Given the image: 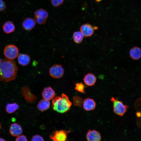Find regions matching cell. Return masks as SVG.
<instances>
[{
  "label": "cell",
  "instance_id": "cell-1",
  "mask_svg": "<svg viewBox=\"0 0 141 141\" xmlns=\"http://www.w3.org/2000/svg\"><path fill=\"white\" fill-rule=\"evenodd\" d=\"M18 68L14 60L4 59L0 66V80L8 83L15 79L17 76Z\"/></svg>",
  "mask_w": 141,
  "mask_h": 141
},
{
  "label": "cell",
  "instance_id": "cell-2",
  "mask_svg": "<svg viewBox=\"0 0 141 141\" xmlns=\"http://www.w3.org/2000/svg\"><path fill=\"white\" fill-rule=\"evenodd\" d=\"M52 106L54 110L60 113H63L69 110L72 103L68 97L63 93L61 96H57L52 101Z\"/></svg>",
  "mask_w": 141,
  "mask_h": 141
},
{
  "label": "cell",
  "instance_id": "cell-3",
  "mask_svg": "<svg viewBox=\"0 0 141 141\" xmlns=\"http://www.w3.org/2000/svg\"><path fill=\"white\" fill-rule=\"evenodd\" d=\"M110 100L113 103V111L116 115L123 116L126 111L128 107L124 105L122 102L119 101L117 98L112 97Z\"/></svg>",
  "mask_w": 141,
  "mask_h": 141
},
{
  "label": "cell",
  "instance_id": "cell-4",
  "mask_svg": "<svg viewBox=\"0 0 141 141\" xmlns=\"http://www.w3.org/2000/svg\"><path fill=\"white\" fill-rule=\"evenodd\" d=\"M5 57L7 59L13 60L16 58L19 54L17 48L14 45H9L4 48L3 51Z\"/></svg>",
  "mask_w": 141,
  "mask_h": 141
},
{
  "label": "cell",
  "instance_id": "cell-5",
  "mask_svg": "<svg viewBox=\"0 0 141 141\" xmlns=\"http://www.w3.org/2000/svg\"><path fill=\"white\" fill-rule=\"evenodd\" d=\"M20 93L27 103H33L36 102L37 97L31 92L28 86H25L22 87Z\"/></svg>",
  "mask_w": 141,
  "mask_h": 141
},
{
  "label": "cell",
  "instance_id": "cell-6",
  "mask_svg": "<svg viewBox=\"0 0 141 141\" xmlns=\"http://www.w3.org/2000/svg\"><path fill=\"white\" fill-rule=\"evenodd\" d=\"M34 15L36 22L40 25L44 24L46 22L48 16L47 11L42 8L36 10L34 12Z\"/></svg>",
  "mask_w": 141,
  "mask_h": 141
},
{
  "label": "cell",
  "instance_id": "cell-7",
  "mask_svg": "<svg viewBox=\"0 0 141 141\" xmlns=\"http://www.w3.org/2000/svg\"><path fill=\"white\" fill-rule=\"evenodd\" d=\"M64 72V69L61 64L54 65L50 68L49 70L50 75L55 79H59L62 77Z\"/></svg>",
  "mask_w": 141,
  "mask_h": 141
},
{
  "label": "cell",
  "instance_id": "cell-8",
  "mask_svg": "<svg viewBox=\"0 0 141 141\" xmlns=\"http://www.w3.org/2000/svg\"><path fill=\"white\" fill-rule=\"evenodd\" d=\"M70 131L60 130L55 131L50 136L51 139L54 141H64L67 137V134Z\"/></svg>",
  "mask_w": 141,
  "mask_h": 141
},
{
  "label": "cell",
  "instance_id": "cell-9",
  "mask_svg": "<svg viewBox=\"0 0 141 141\" xmlns=\"http://www.w3.org/2000/svg\"><path fill=\"white\" fill-rule=\"evenodd\" d=\"M97 29V27H93L91 24L87 23L81 26L80 31L84 37H89L92 36L94 33L95 30Z\"/></svg>",
  "mask_w": 141,
  "mask_h": 141
},
{
  "label": "cell",
  "instance_id": "cell-10",
  "mask_svg": "<svg viewBox=\"0 0 141 141\" xmlns=\"http://www.w3.org/2000/svg\"><path fill=\"white\" fill-rule=\"evenodd\" d=\"M86 136L87 140L88 141H99L101 139L100 133L95 130H89Z\"/></svg>",
  "mask_w": 141,
  "mask_h": 141
},
{
  "label": "cell",
  "instance_id": "cell-11",
  "mask_svg": "<svg viewBox=\"0 0 141 141\" xmlns=\"http://www.w3.org/2000/svg\"><path fill=\"white\" fill-rule=\"evenodd\" d=\"M23 130L21 126L17 123L12 124L9 128V132L12 136L17 137L21 134Z\"/></svg>",
  "mask_w": 141,
  "mask_h": 141
},
{
  "label": "cell",
  "instance_id": "cell-12",
  "mask_svg": "<svg viewBox=\"0 0 141 141\" xmlns=\"http://www.w3.org/2000/svg\"><path fill=\"white\" fill-rule=\"evenodd\" d=\"M36 22L32 18L27 17L25 18L22 23L23 28L27 31H30L33 29L35 26Z\"/></svg>",
  "mask_w": 141,
  "mask_h": 141
},
{
  "label": "cell",
  "instance_id": "cell-13",
  "mask_svg": "<svg viewBox=\"0 0 141 141\" xmlns=\"http://www.w3.org/2000/svg\"><path fill=\"white\" fill-rule=\"evenodd\" d=\"M55 95V91L50 86L44 88L42 92V96L43 99L48 101L53 99Z\"/></svg>",
  "mask_w": 141,
  "mask_h": 141
},
{
  "label": "cell",
  "instance_id": "cell-14",
  "mask_svg": "<svg viewBox=\"0 0 141 141\" xmlns=\"http://www.w3.org/2000/svg\"><path fill=\"white\" fill-rule=\"evenodd\" d=\"M83 106L85 110L91 111L94 109L96 107V103L93 99L87 98L84 100Z\"/></svg>",
  "mask_w": 141,
  "mask_h": 141
},
{
  "label": "cell",
  "instance_id": "cell-15",
  "mask_svg": "<svg viewBox=\"0 0 141 141\" xmlns=\"http://www.w3.org/2000/svg\"><path fill=\"white\" fill-rule=\"evenodd\" d=\"M97 78L93 74L91 73L86 74L84 77L83 81L85 84L89 86L94 85L96 83Z\"/></svg>",
  "mask_w": 141,
  "mask_h": 141
},
{
  "label": "cell",
  "instance_id": "cell-16",
  "mask_svg": "<svg viewBox=\"0 0 141 141\" xmlns=\"http://www.w3.org/2000/svg\"><path fill=\"white\" fill-rule=\"evenodd\" d=\"M15 28L14 24L10 21L6 22L2 26L3 31L7 34H9L13 32L14 31Z\"/></svg>",
  "mask_w": 141,
  "mask_h": 141
},
{
  "label": "cell",
  "instance_id": "cell-17",
  "mask_svg": "<svg viewBox=\"0 0 141 141\" xmlns=\"http://www.w3.org/2000/svg\"><path fill=\"white\" fill-rule=\"evenodd\" d=\"M130 57L134 60H138L141 57V49L135 46L132 48L130 51Z\"/></svg>",
  "mask_w": 141,
  "mask_h": 141
},
{
  "label": "cell",
  "instance_id": "cell-18",
  "mask_svg": "<svg viewBox=\"0 0 141 141\" xmlns=\"http://www.w3.org/2000/svg\"><path fill=\"white\" fill-rule=\"evenodd\" d=\"M18 63L23 66L28 65L30 62V58L29 56L25 54H20L18 57Z\"/></svg>",
  "mask_w": 141,
  "mask_h": 141
},
{
  "label": "cell",
  "instance_id": "cell-19",
  "mask_svg": "<svg viewBox=\"0 0 141 141\" xmlns=\"http://www.w3.org/2000/svg\"><path fill=\"white\" fill-rule=\"evenodd\" d=\"M50 106L49 101L43 99L40 100L38 102L37 107L40 111H44L48 109Z\"/></svg>",
  "mask_w": 141,
  "mask_h": 141
},
{
  "label": "cell",
  "instance_id": "cell-20",
  "mask_svg": "<svg viewBox=\"0 0 141 141\" xmlns=\"http://www.w3.org/2000/svg\"><path fill=\"white\" fill-rule=\"evenodd\" d=\"M84 37L80 31H75L73 34V39L74 42L77 44H80L82 42Z\"/></svg>",
  "mask_w": 141,
  "mask_h": 141
},
{
  "label": "cell",
  "instance_id": "cell-21",
  "mask_svg": "<svg viewBox=\"0 0 141 141\" xmlns=\"http://www.w3.org/2000/svg\"><path fill=\"white\" fill-rule=\"evenodd\" d=\"M19 108V105L15 103L7 104L5 107V110L9 114L13 113Z\"/></svg>",
  "mask_w": 141,
  "mask_h": 141
},
{
  "label": "cell",
  "instance_id": "cell-22",
  "mask_svg": "<svg viewBox=\"0 0 141 141\" xmlns=\"http://www.w3.org/2000/svg\"><path fill=\"white\" fill-rule=\"evenodd\" d=\"M73 104L75 106L81 107L83 105L84 100L79 96H75L73 97Z\"/></svg>",
  "mask_w": 141,
  "mask_h": 141
},
{
  "label": "cell",
  "instance_id": "cell-23",
  "mask_svg": "<svg viewBox=\"0 0 141 141\" xmlns=\"http://www.w3.org/2000/svg\"><path fill=\"white\" fill-rule=\"evenodd\" d=\"M85 87V85L82 83H77L75 84V89L80 92L85 93L84 89Z\"/></svg>",
  "mask_w": 141,
  "mask_h": 141
},
{
  "label": "cell",
  "instance_id": "cell-24",
  "mask_svg": "<svg viewBox=\"0 0 141 141\" xmlns=\"http://www.w3.org/2000/svg\"><path fill=\"white\" fill-rule=\"evenodd\" d=\"M52 5L55 7H58L61 5L64 0H50Z\"/></svg>",
  "mask_w": 141,
  "mask_h": 141
},
{
  "label": "cell",
  "instance_id": "cell-25",
  "mask_svg": "<svg viewBox=\"0 0 141 141\" xmlns=\"http://www.w3.org/2000/svg\"><path fill=\"white\" fill-rule=\"evenodd\" d=\"M31 140L32 141H43L44 140L42 137L39 135L36 134L32 137Z\"/></svg>",
  "mask_w": 141,
  "mask_h": 141
},
{
  "label": "cell",
  "instance_id": "cell-26",
  "mask_svg": "<svg viewBox=\"0 0 141 141\" xmlns=\"http://www.w3.org/2000/svg\"><path fill=\"white\" fill-rule=\"evenodd\" d=\"M15 140L16 141H27V138L26 136L24 135H20L16 137L15 139Z\"/></svg>",
  "mask_w": 141,
  "mask_h": 141
},
{
  "label": "cell",
  "instance_id": "cell-27",
  "mask_svg": "<svg viewBox=\"0 0 141 141\" xmlns=\"http://www.w3.org/2000/svg\"><path fill=\"white\" fill-rule=\"evenodd\" d=\"M6 5L3 0H0V11H3L5 8Z\"/></svg>",
  "mask_w": 141,
  "mask_h": 141
},
{
  "label": "cell",
  "instance_id": "cell-28",
  "mask_svg": "<svg viewBox=\"0 0 141 141\" xmlns=\"http://www.w3.org/2000/svg\"><path fill=\"white\" fill-rule=\"evenodd\" d=\"M6 141L4 138L0 137V141Z\"/></svg>",
  "mask_w": 141,
  "mask_h": 141
},
{
  "label": "cell",
  "instance_id": "cell-29",
  "mask_svg": "<svg viewBox=\"0 0 141 141\" xmlns=\"http://www.w3.org/2000/svg\"><path fill=\"white\" fill-rule=\"evenodd\" d=\"M2 60L0 58V66L2 63Z\"/></svg>",
  "mask_w": 141,
  "mask_h": 141
},
{
  "label": "cell",
  "instance_id": "cell-30",
  "mask_svg": "<svg viewBox=\"0 0 141 141\" xmlns=\"http://www.w3.org/2000/svg\"><path fill=\"white\" fill-rule=\"evenodd\" d=\"M96 1L98 2H99L101 0H96Z\"/></svg>",
  "mask_w": 141,
  "mask_h": 141
},
{
  "label": "cell",
  "instance_id": "cell-31",
  "mask_svg": "<svg viewBox=\"0 0 141 141\" xmlns=\"http://www.w3.org/2000/svg\"><path fill=\"white\" fill-rule=\"evenodd\" d=\"M1 124L0 122V130H1Z\"/></svg>",
  "mask_w": 141,
  "mask_h": 141
}]
</instances>
